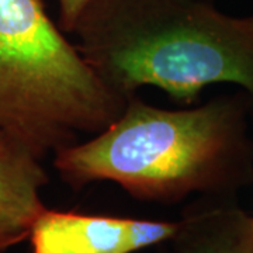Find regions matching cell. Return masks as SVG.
I'll return each mask as SVG.
<instances>
[{"label":"cell","mask_w":253,"mask_h":253,"mask_svg":"<svg viewBox=\"0 0 253 253\" xmlns=\"http://www.w3.org/2000/svg\"><path fill=\"white\" fill-rule=\"evenodd\" d=\"M251 123L242 90L183 110L132 94L101 132L56 151L54 168L75 191L111 181L132 199L159 204L193 194L236 197L253 184Z\"/></svg>","instance_id":"obj_1"},{"label":"cell","mask_w":253,"mask_h":253,"mask_svg":"<svg viewBox=\"0 0 253 253\" xmlns=\"http://www.w3.org/2000/svg\"><path fill=\"white\" fill-rule=\"evenodd\" d=\"M72 34L111 90L129 97L142 86L193 104L210 84L229 83L251 100L253 28L208 0H91Z\"/></svg>","instance_id":"obj_2"},{"label":"cell","mask_w":253,"mask_h":253,"mask_svg":"<svg viewBox=\"0 0 253 253\" xmlns=\"http://www.w3.org/2000/svg\"><path fill=\"white\" fill-rule=\"evenodd\" d=\"M126 100L96 75L42 0H0V132L42 159L101 132Z\"/></svg>","instance_id":"obj_3"},{"label":"cell","mask_w":253,"mask_h":253,"mask_svg":"<svg viewBox=\"0 0 253 253\" xmlns=\"http://www.w3.org/2000/svg\"><path fill=\"white\" fill-rule=\"evenodd\" d=\"M177 221L93 215L45 208L30 228L31 253H135L170 242Z\"/></svg>","instance_id":"obj_4"},{"label":"cell","mask_w":253,"mask_h":253,"mask_svg":"<svg viewBox=\"0 0 253 253\" xmlns=\"http://www.w3.org/2000/svg\"><path fill=\"white\" fill-rule=\"evenodd\" d=\"M177 222L170 241L177 253H253V217L236 197L199 196Z\"/></svg>","instance_id":"obj_5"},{"label":"cell","mask_w":253,"mask_h":253,"mask_svg":"<svg viewBox=\"0 0 253 253\" xmlns=\"http://www.w3.org/2000/svg\"><path fill=\"white\" fill-rule=\"evenodd\" d=\"M48 181L41 158L0 132V236L28 239L30 228L46 208L41 190Z\"/></svg>","instance_id":"obj_6"},{"label":"cell","mask_w":253,"mask_h":253,"mask_svg":"<svg viewBox=\"0 0 253 253\" xmlns=\"http://www.w3.org/2000/svg\"><path fill=\"white\" fill-rule=\"evenodd\" d=\"M59 7V27L66 33H72L82 11L91 0H56Z\"/></svg>","instance_id":"obj_7"},{"label":"cell","mask_w":253,"mask_h":253,"mask_svg":"<svg viewBox=\"0 0 253 253\" xmlns=\"http://www.w3.org/2000/svg\"><path fill=\"white\" fill-rule=\"evenodd\" d=\"M21 242H24L23 238H17V236H0V253L6 252L7 249L21 244Z\"/></svg>","instance_id":"obj_8"},{"label":"cell","mask_w":253,"mask_h":253,"mask_svg":"<svg viewBox=\"0 0 253 253\" xmlns=\"http://www.w3.org/2000/svg\"><path fill=\"white\" fill-rule=\"evenodd\" d=\"M245 18H246V21L249 23V26L253 28V14L252 16H248V17H245Z\"/></svg>","instance_id":"obj_9"},{"label":"cell","mask_w":253,"mask_h":253,"mask_svg":"<svg viewBox=\"0 0 253 253\" xmlns=\"http://www.w3.org/2000/svg\"><path fill=\"white\" fill-rule=\"evenodd\" d=\"M168 253H177V252H176V251H173V249H172V251H169Z\"/></svg>","instance_id":"obj_10"},{"label":"cell","mask_w":253,"mask_h":253,"mask_svg":"<svg viewBox=\"0 0 253 253\" xmlns=\"http://www.w3.org/2000/svg\"><path fill=\"white\" fill-rule=\"evenodd\" d=\"M208 1H210V0H208Z\"/></svg>","instance_id":"obj_11"}]
</instances>
